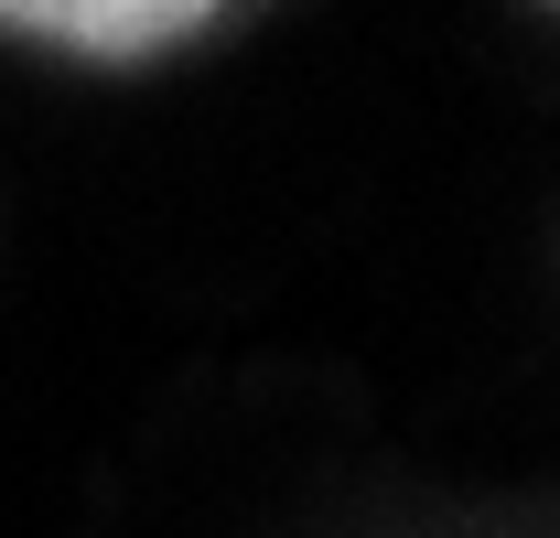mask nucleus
Instances as JSON below:
<instances>
[{
    "instance_id": "1",
    "label": "nucleus",
    "mask_w": 560,
    "mask_h": 538,
    "mask_svg": "<svg viewBox=\"0 0 560 538\" xmlns=\"http://www.w3.org/2000/svg\"><path fill=\"white\" fill-rule=\"evenodd\" d=\"M259 11L270 0H0V33L66 66H173Z\"/></svg>"
},
{
    "instance_id": "2",
    "label": "nucleus",
    "mask_w": 560,
    "mask_h": 538,
    "mask_svg": "<svg viewBox=\"0 0 560 538\" xmlns=\"http://www.w3.org/2000/svg\"><path fill=\"white\" fill-rule=\"evenodd\" d=\"M539 11H550V22H560V0H539Z\"/></svg>"
}]
</instances>
